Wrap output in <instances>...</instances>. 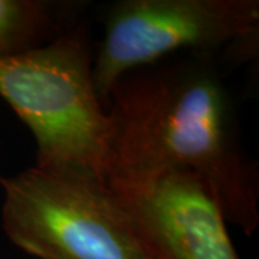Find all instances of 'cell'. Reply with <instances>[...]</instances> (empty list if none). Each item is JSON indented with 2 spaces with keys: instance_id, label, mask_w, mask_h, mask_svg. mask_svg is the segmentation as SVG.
Instances as JSON below:
<instances>
[{
  "instance_id": "obj_1",
  "label": "cell",
  "mask_w": 259,
  "mask_h": 259,
  "mask_svg": "<svg viewBox=\"0 0 259 259\" xmlns=\"http://www.w3.org/2000/svg\"><path fill=\"white\" fill-rule=\"evenodd\" d=\"M221 56L180 52L137 68L107 98L110 182L182 170L213 194L226 222L252 236L259 226V166L245 147Z\"/></svg>"
},
{
  "instance_id": "obj_2",
  "label": "cell",
  "mask_w": 259,
  "mask_h": 259,
  "mask_svg": "<svg viewBox=\"0 0 259 259\" xmlns=\"http://www.w3.org/2000/svg\"><path fill=\"white\" fill-rule=\"evenodd\" d=\"M90 29L49 47L0 61V98L32 133L35 167L108 183L111 118L94 82Z\"/></svg>"
},
{
  "instance_id": "obj_3",
  "label": "cell",
  "mask_w": 259,
  "mask_h": 259,
  "mask_svg": "<svg viewBox=\"0 0 259 259\" xmlns=\"http://www.w3.org/2000/svg\"><path fill=\"white\" fill-rule=\"evenodd\" d=\"M94 82L102 102L124 74L180 52H206L233 66L258 56V0H117L101 16Z\"/></svg>"
},
{
  "instance_id": "obj_4",
  "label": "cell",
  "mask_w": 259,
  "mask_h": 259,
  "mask_svg": "<svg viewBox=\"0 0 259 259\" xmlns=\"http://www.w3.org/2000/svg\"><path fill=\"white\" fill-rule=\"evenodd\" d=\"M2 229L36 259H154L108 183L32 166L0 177Z\"/></svg>"
},
{
  "instance_id": "obj_5",
  "label": "cell",
  "mask_w": 259,
  "mask_h": 259,
  "mask_svg": "<svg viewBox=\"0 0 259 259\" xmlns=\"http://www.w3.org/2000/svg\"><path fill=\"white\" fill-rule=\"evenodd\" d=\"M108 186L154 259H241L222 209L193 173L167 170Z\"/></svg>"
},
{
  "instance_id": "obj_6",
  "label": "cell",
  "mask_w": 259,
  "mask_h": 259,
  "mask_svg": "<svg viewBox=\"0 0 259 259\" xmlns=\"http://www.w3.org/2000/svg\"><path fill=\"white\" fill-rule=\"evenodd\" d=\"M83 0H0V61L55 44L83 22Z\"/></svg>"
}]
</instances>
